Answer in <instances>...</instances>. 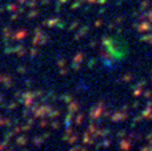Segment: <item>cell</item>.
<instances>
[{
  "mask_svg": "<svg viewBox=\"0 0 152 151\" xmlns=\"http://www.w3.org/2000/svg\"><path fill=\"white\" fill-rule=\"evenodd\" d=\"M104 44H106V48L111 56L115 57H124L125 55V44L124 41L120 39V37H108L104 40Z\"/></svg>",
  "mask_w": 152,
  "mask_h": 151,
  "instance_id": "cell-1",
  "label": "cell"
}]
</instances>
